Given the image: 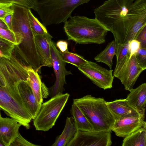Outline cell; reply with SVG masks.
Returning a JSON list of instances; mask_svg holds the SVG:
<instances>
[{
	"label": "cell",
	"mask_w": 146,
	"mask_h": 146,
	"mask_svg": "<svg viewBox=\"0 0 146 146\" xmlns=\"http://www.w3.org/2000/svg\"><path fill=\"white\" fill-rule=\"evenodd\" d=\"M96 18L113 34L117 44H123L135 23L146 13V0H108L95 9Z\"/></svg>",
	"instance_id": "6da1fadb"
},
{
	"label": "cell",
	"mask_w": 146,
	"mask_h": 146,
	"mask_svg": "<svg viewBox=\"0 0 146 146\" xmlns=\"http://www.w3.org/2000/svg\"><path fill=\"white\" fill-rule=\"evenodd\" d=\"M64 23V30L68 39L76 43L101 44L105 42L109 31L95 18L71 16Z\"/></svg>",
	"instance_id": "7a4b0ae2"
},
{
	"label": "cell",
	"mask_w": 146,
	"mask_h": 146,
	"mask_svg": "<svg viewBox=\"0 0 146 146\" xmlns=\"http://www.w3.org/2000/svg\"><path fill=\"white\" fill-rule=\"evenodd\" d=\"M103 98L88 95L73 100L92 126L93 131L111 132L115 119Z\"/></svg>",
	"instance_id": "3957f363"
},
{
	"label": "cell",
	"mask_w": 146,
	"mask_h": 146,
	"mask_svg": "<svg viewBox=\"0 0 146 146\" xmlns=\"http://www.w3.org/2000/svg\"><path fill=\"white\" fill-rule=\"evenodd\" d=\"M90 0H35L36 11L45 27L65 22L79 6Z\"/></svg>",
	"instance_id": "277c9868"
},
{
	"label": "cell",
	"mask_w": 146,
	"mask_h": 146,
	"mask_svg": "<svg viewBox=\"0 0 146 146\" xmlns=\"http://www.w3.org/2000/svg\"><path fill=\"white\" fill-rule=\"evenodd\" d=\"M69 96L67 93L57 95L41 104L39 112L33 119L36 130L46 131L52 128Z\"/></svg>",
	"instance_id": "5b68a950"
},
{
	"label": "cell",
	"mask_w": 146,
	"mask_h": 146,
	"mask_svg": "<svg viewBox=\"0 0 146 146\" xmlns=\"http://www.w3.org/2000/svg\"><path fill=\"white\" fill-rule=\"evenodd\" d=\"M0 108L26 129L30 128L32 116L25 105L15 99L0 86Z\"/></svg>",
	"instance_id": "8992f818"
},
{
	"label": "cell",
	"mask_w": 146,
	"mask_h": 146,
	"mask_svg": "<svg viewBox=\"0 0 146 146\" xmlns=\"http://www.w3.org/2000/svg\"><path fill=\"white\" fill-rule=\"evenodd\" d=\"M145 69L139 63L135 54L130 58L129 55L115 66L113 76L120 80L125 90L130 91L140 74Z\"/></svg>",
	"instance_id": "52a82bcc"
},
{
	"label": "cell",
	"mask_w": 146,
	"mask_h": 146,
	"mask_svg": "<svg viewBox=\"0 0 146 146\" xmlns=\"http://www.w3.org/2000/svg\"><path fill=\"white\" fill-rule=\"evenodd\" d=\"M50 47L52 66L56 79L53 85L48 89L49 96L52 98L63 94L64 90V85L66 84L65 76L72 73L66 68V63L62 58L60 52L57 49L55 43L52 40Z\"/></svg>",
	"instance_id": "ba28073f"
},
{
	"label": "cell",
	"mask_w": 146,
	"mask_h": 146,
	"mask_svg": "<svg viewBox=\"0 0 146 146\" xmlns=\"http://www.w3.org/2000/svg\"><path fill=\"white\" fill-rule=\"evenodd\" d=\"M95 85L104 90L112 88L113 70H108L96 63L88 61L77 67Z\"/></svg>",
	"instance_id": "9c48e42d"
},
{
	"label": "cell",
	"mask_w": 146,
	"mask_h": 146,
	"mask_svg": "<svg viewBox=\"0 0 146 146\" xmlns=\"http://www.w3.org/2000/svg\"><path fill=\"white\" fill-rule=\"evenodd\" d=\"M111 132L77 130L66 146H110L112 144Z\"/></svg>",
	"instance_id": "30bf717a"
},
{
	"label": "cell",
	"mask_w": 146,
	"mask_h": 146,
	"mask_svg": "<svg viewBox=\"0 0 146 146\" xmlns=\"http://www.w3.org/2000/svg\"><path fill=\"white\" fill-rule=\"evenodd\" d=\"M145 116H132L115 120L111 131L117 136L125 138L146 125Z\"/></svg>",
	"instance_id": "8fae6325"
},
{
	"label": "cell",
	"mask_w": 146,
	"mask_h": 146,
	"mask_svg": "<svg viewBox=\"0 0 146 146\" xmlns=\"http://www.w3.org/2000/svg\"><path fill=\"white\" fill-rule=\"evenodd\" d=\"M106 104L115 120L132 116H145L130 105L126 99L106 102Z\"/></svg>",
	"instance_id": "7c38bea8"
},
{
	"label": "cell",
	"mask_w": 146,
	"mask_h": 146,
	"mask_svg": "<svg viewBox=\"0 0 146 146\" xmlns=\"http://www.w3.org/2000/svg\"><path fill=\"white\" fill-rule=\"evenodd\" d=\"M26 69L28 74L27 82L30 86L36 101L41 105L43 99L47 98L49 95V89L41 82L37 72L29 66H26Z\"/></svg>",
	"instance_id": "4fadbf2b"
},
{
	"label": "cell",
	"mask_w": 146,
	"mask_h": 146,
	"mask_svg": "<svg viewBox=\"0 0 146 146\" xmlns=\"http://www.w3.org/2000/svg\"><path fill=\"white\" fill-rule=\"evenodd\" d=\"M21 125L15 119L9 117L0 120V139L5 146H10L18 135Z\"/></svg>",
	"instance_id": "5bb4252c"
},
{
	"label": "cell",
	"mask_w": 146,
	"mask_h": 146,
	"mask_svg": "<svg viewBox=\"0 0 146 146\" xmlns=\"http://www.w3.org/2000/svg\"><path fill=\"white\" fill-rule=\"evenodd\" d=\"M18 89L24 104L32 119H34L39 112L41 105L36 101L32 89L27 82H21L18 85Z\"/></svg>",
	"instance_id": "9a60e30c"
},
{
	"label": "cell",
	"mask_w": 146,
	"mask_h": 146,
	"mask_svg": "<svg viewBox=\"0 0 146 146\" xmlns=\"http://www.w3.org/2000/svg\"><path fill=\"white\" fill-rule=\"evenodd\" d=\"M52 36L48 33L35 35V41L38 53L43 66H52L50 45Z\"/></svg>",
	"instance_id": "2e32d148"
},
{
	"label": "cell",
	"mask_w": 146,
	"mask_h": 146,
	"mask_svg": "<svg viewBox=\"0 0 146 146\" xmlns=\"http://www.w3.org/2000/svg\"><path fill=\"white\" fill-rule=\"evenodd\" d=\"M126 99L139 113L145 115L146 107V84L143 83L130 91Z\"/></svg>",
	"instance_id": "e0dca14e"
},
{
	"label": "cell",
	"mask_w": 146,
	"mask_h": 146,
	"mask_svg": "<svg viewBox=\"0 0 146 146\" xmlns=\"http://www.w3.org/2000/svg\"><path fill=\"white\" fill-rule=\"evenodd\" d=\"M77 129L73 117H67L62 133L57 137L52 146H66L74 136Z\"/></svg>",
	"instance_id": "ac0fdd59"
},
{
	"label": "cell",
	"mask_w": 146,
	"mask_h": 146,
	"mask_svg": "<svg viewBox=\"0 0 146 146\" xmlns=\"http://www.w3.org/2000/svg\"><path fill=\"white\" fill-rule=\"evenodd\" d=\"M77 130L89 131L93 130L92 127L83 112L73 104L70 110Z\"/></svg>",
	"instance_id": "d6986e66"
},
{
	"label": "cell",
	"mask_w": 146,
	"mask_h": 146,
	"mask_svg": "<svg viewBox=\"0 0 146 146\" xmlns=\"http://www.w3.org/2000/svg\"><path fill=\"white\" fill-rule=\"evenodd\" d=\"M122 146H146V125L125 137Z\"/></svg>",
	"instance_id": "ffe728a7"
},
{
	"label": "cell",
	"mask_w": 146,
	"mask_h": 146,
	"mask_svg": "<svg viewBox=\"0 0 146 146\" xmlns=\"http://www.w3.org/2000/svg\"><path fill=\"white\" fill-rule=\"evenodd\" d=\"M116 43L114 40L109 42L104 50L94 58V59L97 62L106 64L111 69L113 59L116 55Z\"/></svg>",
	"instance_id": "44dd1931"
},
{
	"label": "cell",
	"mask_w": 146,
	"mask_h": 146,
	"mask_svg": "<svg viewBox=\"0 0 146 146\" xmlns=\"http://www.w3.org/2000/svg\"><path fill=\"white\" fill-rule=\"evenodd\" d=\"M28 14L31 27L34 35H43L48 33L45 27L33 15L30 9H28Z\"/></svg>",
	"instance_id": "7402d4cb"
},
{
	"label": "cell",
	"mask_w": 146,
	"mask_h": 146,
	"mask_svg": "<svg viewBox=\"0 0 146 146\" xmlns=\"http://www.w3.org/2000/svg\"><path fill=\"white\" fill-rule=\"evenodd\" d=\"M60 54L64 62L71 64L77 67L88 61L82 56L68 51L64 52H60Z\"/></svg>",
	"instance_id": "603a6c76"
},
{
	"label": "cell",
	"mask_w": 146,
	"mask_h": 146,
	"mask_svg": "<svg viewBox=\"0 0 146 146\" xmlns=\"http://www.w3.org/2000/svg\"><path fill=\"white\" fill-rule=\"evenodd\" d=\"M15 45L0 35V57L10 58Z\"/></svg>",
	"instance_id": "cb8c5ba5"
},
{
	"label": "cell",
	"mask_w": 146,
	"mask_h": 146,
	"mask_svg": "<svg viewBox=\"0 0 146 146\" xmlns=\"http://www.w3.org/2000/svg\"><path fill=\"white\" fill-rule=\"evenodd\" d=\"M145 25H146V13L143 15L133 25L127 35L124 44L134 39L138 32Z\"/></svg>",
	"instance_id": "d4e9b609"
},
{
	"label": "cell",
	"mask_w": 146,
	"mask_h": 146,
	"mask_svg": "<svg viewBox=\"0 0 146 146\" xmlns=\"http://www.w3.org/2000/svg\"><path fill=\"white\" fill-rule=\"evenodd\" d=\"M0 35L13 43L15 45L21 44L23 41V37L20 33L11 31L1 27H0Z\"/></svg>",
	"instance_id": "484cf974"
},
{
	"label": "cell",
	"mask_w": 146,
	"mask_h": 146,
	"mask_svg": "<svg viewBox=\"0 0 146 146\" xmlns=\"http://www.w3.org/2000/svg\"><path fill=\"white\" fill-rule=\"evenodd\" d=\"M116 63L117 66L127 56L130 55L129 42L124 44H116Z\"/></svg>",
	"instance_id": "4316f807"
},
{
	"label": "cell",
	"mask_w": 146,
	"mask_h": 146,
	"mask_svg": "<svg viewBox=\"0 0 146 146\" xmlns=\"http://www.w3.org/2000/svg\"><path fill=\"white\" fill-rule=\"evenodd\" d=\"M0 3L15 4L35 10V0H0Z\"/></svg>",
	"instance_id": "83f0119b"
},
{
	"label": "cell",
	"mask_w": 146,
	"mask_h": 146,
	"mask_svg": "<svg viewBox=\"0 0 146 146\" xmlns=\"http://www.w3.org/2000/svg\"><path fill=\"white\" fill-rule=\"evenodd\" d=\"M134 39L140 42V47L146 48V25L140 29Z\"/></svg>",
	"instance_id": "f1b7e54d"
},
{
	"label": "cell",
	"mask_w": 146,
	"mask_h": 146,
	"mask_svg": "<svg viewBox=\"0 0 146 146\" xmlns=\"http://www.w3.org/2000/svg\"><path fill=\"white\" fill-rule=\"evenodd\" d=\"M12 4L0 3V19L3 21L7 15L13 13Z\"/></svg>",
	"instance_id": "f546056e"
},
{
	"label": "cell",
	"mask_w": 146,
	"mask_h": 146,
	"mask_svg": "<svg viewBox=\"0 0 146 146\" xmlns=\"http://www.w3.org/2000/svg\"><path fill=\"white\" fill-rule=\"evenodd\" d=\"M38 146L31 143L24 139L19 133L17 136L10 146Z\"/></svg>",
	"instance_id": "4dcf8cb0"
},
{
	"label": "cell",
	"mask_w": 146,
	"mask_h": 146,
	"mask_svg": "<svg viewBox=\"0 0 146 146\" xmlns=\"http://www.w3.org/2000/svg\"><path fill=\"white\" fill-rule=\"evenodd\" d=\"M135 55L140 65L146 69V48L140 47Z\"/></svg>",
	"instance_id": "1f68e13d"
},
{
	"label": "cell",
	"mask_w": 146,
	"mask_h": 146,
	"mask_svg": "<svg viewBox=\"0 0 146 146\" xmlns=\"http://www.w3.org/2000/svg\"><path fill=\"white\" fill-rule=\"evenodd\" d=\"M130 51L129 57L132 55L135 54L140 47V43L138 40L134 39L129 42Z\"/></svg>",
	"instance_id": "d6a6232c"
},
{
	"label": "cell",
	"mask_w": 146,
	"mask_h": 146,
	"mask_svg": "<svg viewBox=\"0 0 146 146\" xmlns=\"http://www.w3.org/2000/svg\"><path fill=\"white\" fill-rule=\"evenodd\" d=\"M56 47L62 52H64L68 51V43L67 41L63 40L58 41L56 44Z\"/></svg>",
	"instance_id": "836d02e7"
},
{
	"label": "cell",
	"mask_w": 146,
	"mask_h": 146,
	"mask_svg": "<svg viewBox=\"0 0 146 146\" xmlns=\"http://www.w3.org/2000/svg\"><path fill=\"white\" fill-rule=\"evenodd\" d=\"M12 14H11L7 15L4 18L3 21L7 26L9 30L13 32L12 27Z\"/></svg>",
	"instance_id": "e575fe53"
},
{
	"label": "cell",
	"mask_w": 146,
	"mask_h": 146,
	"mask_svg": "<svg viewBox=\"0 0 146 146\" xmlns=\"http://www.w3.org/2000/svg\"><path fill=\"white\" fill-rule=\"evenodd\" d=\"M0 86L4 89L6 87V81L3 73L0 70Z\"/></svg>",
	"instance_id": "d590c367"
},
{
	"label": "cell",
	"mask_w": 146,
	"mask_h": 146,
	"mask_svg": "<svg viewBox=\"0 0 146 146\" xmlns=\"http://www.w3.org/2000/svg\"><path fill=\"white\" fill-rule=\"evenodd\" d=\"M0 27L4 29L9 30L5 24L1 19H0Z\"/></svg>",
	"instance_id": "8d00e7d4"
},
{
	"label": "cell",
	"mask_w": 146,
	"mask_h": 146,
	"mask_svg": "<svg viewBox=\"0 0 146 146\" xmlns=\"http://www.w3.org/2000/svg\"><path fill=\"white\" fill-rule=\"evenodd\" d=\"M0 146H5L0 139Z\"/></svg>",
	"instance_id": "74e56055"
},
{
	"label": "cell",
	"mask_w": 146,
	"mask_h": 146,
	"mask_svg": "<svg viewBox=\"0 0 146 146\" xmlns=\"http://www.w3.org/2000/svg\"><path fill=\"white\" fill-rule=\"evenodd\" d=\"M2 118V117L1 114V113H0V120Z\"/></svg>",
	"instance_id": "f35d334b"
},
{
	"label": "cell",
	"mask_w": 146,
	"mask_h": 146,
	"mask_svg": "<svg viewBox=\"0 0 146 146\" xmlns=\"http://www.w3.org/2000/svg\"><path fill=\"white\" fill-rule=\"evenodd\" d=\"M133 0L135 1V0Z\"/></svg>",
	"instance_id": "ab89813d"
}]
</instances>
